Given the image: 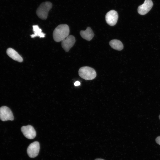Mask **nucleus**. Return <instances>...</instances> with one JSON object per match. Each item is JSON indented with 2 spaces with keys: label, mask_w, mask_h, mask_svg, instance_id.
Returning a JSON list of instances; mask_svg holds the SVG:
<instances>
[{
  "label": "nucleus",
  "mask_w": 160,
  "mask_h": 160,
  "mask_svg": "<svg viewBox=\"0 0 160 160\" xmlns=\"http://www.w3.org/2000/svg\"><path fill=\"white\" fill-rule=\"evenodd\" d=\"M81 37L88 41H90L93 37L94 33L90 27H88L85 31H81L80 32Z\"/></svg>",
  "instance_id": "11"
},
{
  "label": "nucleus",
  "mask_w": 160,
  "mask_h": 160,
  "mask_svg": "<svg viewBox=\"0 0 160 160\" xmlns=\"http://www.w3.org/2000/svg\"><path fill=\"white\" fill-rule=\"evenodd\" d=\"M69 28L68 25L66 24L60 25L53 31V39L57 42L61 41L69 36Z\"/></svg>",
  "instance_id": "1"
},
{
  "label": "nucleus",
  "mask_w": 160,
  "mask_h": 160,
  "mask_svg": "<svg viewBox=\"0 0 160 160\" xmlns=\"http://www.w3.org/2000/svg\"><path fill=\"white\" fill-rule=\"evenodd\" d=\"M79 74L81 78L86 80H92L96 76L95 70L88 66L81 67L79 70Z\"/></svg>",
  "instance_id": "3"
},
{
  "label": "nucleus",
  "mask_w": 160,
  "mask_h": 160,
  "mask_svg": "<svg viewBox=\"0 0 160 160\" xmlns=\"http://www.w3.org/2000/svg\"><path fill=\"white\" fill-rule=\"evenodd\" d=\"M0 119L3 121L14 120L12 113L9 108L6 106L0 108Z\"/></svg>",
  "instance_id": "4"
},
{
  "label": "nucleus",
  "mask_w": 160,
  "mask_h": 160,
  "mask_svg": "<svg viewBox=\"0 0 160 160\" xmlns=\"http://www.w3.org/2000/svg\"><path fill=\"white\" fill-rule=\"evenodd\" d=\"M109 44L112 48L117 50H121L123 48V45L122 42L117 39L111 40L109 42Z\"/></svg>",
  "instance_id": "12"
},
{
  "label": "nucleus",
  "mask_w": 160,
  "mask_h": 160,
  "mask_svg": "<svg viewBox=\"0 0 160 160\" xmlns=\"http://www.w3.org/2000/svg\"><path fill=\"white\" fill-rule=\"evenodd\" d=\"M118 18V13L114 10H111L107 12L105 15V20L110 25L114 26L116 24Z\"/></svg>",
  "instance_id": "6"
},
{
  "label": "nucleus",
  "mask_w": 160,
  "mask_h": 160,
  "mask_svg": "<svg viewBox=\"0 0 160 160\" xmlns=\"http://www.w3.org/2000/svg\"><path fill=\"white\" fill-rule=\"evenodd\" d=\"M40 149V145L38 141H35L30 144L27 149V153L31 158H35L38 155Z\"/></svg>",
  "instance_id": "5"
},
{
  "label": "nucleus",
  "mask_w": 160,
  "mask_h": 160,
  "mask_svg": "<svg viewBox=\"0 0 160 160\" xmlns=\"http://www.w3.org/2000/svg\"><path fill=\"white\" fill-rule=\"evenodd\" d=\"M153 5V3L151 0H145L144 3L138 7V12L140 15H145L151 9Z\"/></svg>",
  "instance_id": "9"
},
{
  "label": "nucleus",
  "mask_w": 160,
  "mask_h": 160,
  "mask_svg": "<svg viewBox=\"0 0 160 160\" xmlns=\"http://www.w3.org/2000/svg\"><path fill=\"white\" fill-rule=\"evenodd\" d=\"M159 119L160 120V115L159 116Z\"/></svg>",
  "instance_id": "17"
},
{
  "label": "nucleus",
  "mask_w": 160,
  "mask_h": 160,
  "mask_svg": "<svg viewBox=\"0 0 160 160\" xmlns=\"http://www.w3.org/2000/svg\"><path fill=\"white\" fill-rule=\"evenodd\" d=\"M95 160H105L101 159H95Z\"/></svg>",
  "instance_id": "16"
},
{
  "label": "nucleus",
  "mask_w": 160,
  "mask_h": 160,
  "mask_svg": "<svg viewBox=\"0 0 160 160\" xmlns=\"http://www.w3.org/2000/svg\"><path fill=\"white\" fill-rule=\"evenodd\" d=\"M76 40L75 37L72 35H69L61 41V46L64 50L68 52L74 45Z\"/></svg>",
  "instance_id": "8"
},
{
  "label": "nucleus",
  "mask_w": 160,
  "mask_h": 160,
  "mask_svg": "<svg viewBox=\"0 0 160 160\" xmlns=\"http://www.w3.org/2000/svg\"><path fill=\"white\" fill-rule=\"evenodd\" d=\"M156 143L160 145V136H158L156 139Z\"/></svg>",
  "instance_id": "14"
},
{
  "label": "nucleus",
  "mask_w": 160,
  "mask_h": 160,
  "mask_svg": "<svg viewBox=\"0 0 160 160\" xmlns=\"http://www.w3.org/2000/svg\"><path fill=\"white\" fill-rule=\"evenodd\" d=\"M80 84V82L79 81H76L74 83V85L76 86H79Z\"/></svg>",
  "instance_id": "15"
},
{
  "label": "nucleus",
  "mask_w": 160,
  "mask_h": 160,
  "mask_svg": "<svg viewBox=\"0 0 160 160\" xmlns=\"http://www.w3.org/2000/svg\"><path fill=\"white\" fill-rule=\"evenodd\" d=\"M21 131L24 136L29 139L34 138L36 135L35 130L33 127L30 125L22 127Z\"/></svg>",
  "instance_id": "7"
},
{
  "label": "nucleus",
  "mask_w": 160,
  "mask_h": 160,
  "mask_svg": "<svg viewBox=\"0 0 160 160\" xmlns=\"http://www.w3.org/2000/svg\"><path fill=\"white\" fill-rule=\"evenodd\" d=\"M6 52L7 55L13 60L19 62L23 61L22 57L13 49L11 48H8Z\"/></svg>",
  "instance_id": "10"
},
{
  "label": "nucleus",
  "mask_w": 160,
  "mask_h": 160,
  "mask_svg": "<svg viewBox=\"0 0 160 160\" xmlns=\"http://www.w3.org/2000/svg\"><path fill=\"white\" fill-rule=\"evenodd\" d=\"M52 4L49 1H45L41 3L37 8L36 14L38 17L42 19H47L48 12L52 7Z\"/></svg>",
  "instance_id": "2"
},
{
  "label": "nucleus",
  "mask_w": 160,
  "mask_h": 160,
  "mask_svg": "<svg viewBox=\"0 0 160 160\" xmlns=\"http://www.w3.org/2000/svg\"><path fill=\"white\" fill-rule=\"evenodd\" d=\"M33 27L34 33L31 35V38H33L36 36H39L40 38L45 37V34L42 32V30L37 25H33Z\"/></svg>",
  "instance_id": "13"
}]
</instances>
